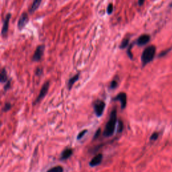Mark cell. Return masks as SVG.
Listing matches in <instances>:
<instances>
[{"label":"cell","mask_w":172,"mask_h":172,"mask_svg":"<svg viewBox=\"0 0 172 172\" xmlns=\"http://www.w3.org/2000/svg\"><path fill=\"white\" fill-rule=\"evenodd\" d=\"M47 172H63V168L60 165H58V166L51 168L50 170L47 171Z\"/></svg>","instance_id":"2e32d148"},{"label":"cell","mask_w":172,"mask_h":172,"mask_svg":"<svg viewBox=\"0 0 172 172\" xmlns=\"http://www.w3.org/2000/svg\"><path fill=\"white\" fill-rule=\"evenodd\" d=\"M0 81L2 83H7L8 81V76H7V71L5 68H3L1 73H0Z\"/></svg>","instance_id":"5bb4252c"},{"label":"cell","mask_w":172,"mask_h":172,"mask_svg":"<svg viewBox=\"0 0 172 172\" xmlns=\"http://www.w3.org/2000/svg\"><path fill=\"white\" fill-rule=\"evenodd\" d=\"M102 159H103L102 154L99 153V154H98L95 156L90 161V165L92 167L98 166V165H99L101 164V162L102 161Z\"/></svg>","instance_id":"ba28073f"},{"label":"cell","mask_w":172,"mask_h":172,"mask_svg":"<svg viewBox=\"0 0 172 172\" xmlns=\"http://www.w3.org/2000/svg\"><path fill=\"white\" fill-rule=\"evenodd\" d=\"M117 122V110L116 108L113 109L110 114V118L106 123L104 128L103 135L105 137H112L115 131V128Z\"/></svg>","instance_id":"6da1fadb"},{"label":"cell","mask_w":172,"mask_h":172,"mask_svg":"<svg viewBox=\"0 0 172 172\" xmlns=\"http://www.w3.org/2000/svg\"><path fill=\"white\" fill-rule=\"evenodd\" d=\"M12 15L10 14H8L7 16H5V20L4 22V24H3L2 30V35H5L7 34L8 31V26H9V22H10V20L11 18Z\"/></svg>","instance_id":"9c48e42d"},{"label":"cell","mask_w":172,"mask_h":172,"mask_svg":"<svg viewBox=\"0 0 172 172\" xmlns=\"http://www.w3.org/2000/svg\"><path fill=\"white\" fill-rule=\"evenodd\" d=\"M100 133H101V129L99 128V129H98V130L96 132V133H95V134H94V140L96 139L97 138H98V137L100 136Z\"/></svg>","instance_id":"d4e9b609"},{"label":"cell","mask_w":172,"mask_h":172,"mask_svg":"<svg viewBox=\"0 0 172 172\" xmlns=\"http://www.w3.org/2000/svg\"><path fill=\"white\" fill-rule=\"evenodd\" d=\"M150 41V36L149 35H143L140 36L137 41V44L139 46H143Z\"/></svg>","instance_id":"30bf717a"},{"label":"cell","mask_w":172,"mask_h":172,"mask_svg":"<svg viewBox=\"0 0 172 172\" xmlns=\"http://www.w3.org/2000/svg\"><path fill=\"white\" fill-rule=\"evenodd\" d=\"M144 2H145L144 1H139V2H138V4H139V5H142L144 4Z\"/></svg>","instance_id":"4316f807"},{"label":"cell","mask_w":172,"mask_h":172,"mask_svg":"<svg viewBox=\"0 0 172 172\" xmlns=\"http://www.w3.org/2000/svg\"><path fill=\"white\" fill-rule=\"evenodd\" d=\"M114 11V5L112 4H109V5H108L107 7V14H112L113 13Z\"/></svg>","instance_id":"d6986e66"},{"label":"cell","mask_w":172,"mask_h":172,"mask_svg":"<svg viewBox=\"0 0 172 172\" xmlns=\"http://www.w3.org/2000/svg\"><path fill=\"white\" fill-rule=\"evenodd\" d=\"M29 21V18L26 12H23L18 22V28L20 30H22Z\"/></svg>","instance_id":"52a82bcc"},{"label":"cell","mask_w":172,"mask_h":172,"mask_svg":"<svg viewBox=\"0 0 172 172\" xmlns=\"http://www.w3.org/2000/svg\"><path fill=\"white\" fill-rule=\"evenodd\" d=\"M117 87H118V81L116 80H112V82L110 83V88L111 89V90H114V89H116Z\"/></svg>","instance_id":"ffe728a7"},{"label":"cell","mask_w":172,"mask_h":172,"mask_svg":"<svg viewBox=\"0 0 172 172\" xmlns=\"http://www.w3.org/2000/svg\"><path fill=\"white\" fill-rule=\"evenodd\" d=\"M124 129V124L121 120H119L118 121V129H117V132L118 133H121L122 132Z\"/></svg>","instance_id":"e0dca14e"},{"label":"cell","mask_w":172,"mask_h":172,"mask_svg":"<svg viewBox=\"0 0 172 172\" xmlns=\"http://www.w3.org/2000/svg\"><path fill=\"white\" fill-rule=\"evenodd\" d=\"M45 45H39L36 48V51L35 52V53L33 55L32 57V61H39L41 59V58L43 55V53H44L45 51Z\"/></svg>","instance_id":"8992f818"},{"label":"cell","mask_w":172,"mask_h":172,"mask_svg":"<svg viewBox=\"0 0 172 172\" xmlns=\"http://www.w3.org/2000/svg\"><path fill=\"white\" fill-rule=\"evenodd\" d=\"M171 5V7H172V3H171V5Z\"/></svg>","instance_id":"83f0119b"},{"label":"cell","mask_w":172,"mask_h":172,"mask_svg":"<svg viewBox=\"0 0 172 172\" xmlns=\"http://www.w3.org/2000/svg\"><path fill=\"white\" fill-rule=\"evenodd\" d=\"M133 44H131L130 46H129V47H128V50H127V55H128V57L130 58L131 59H133V55L131 53V49H132V47H133Z\"/></svg>","instance_id":"44dd1931"},{"label":"cell","mask_w":172,"mask_h":172,"mask_svg":"<svg viewBox=\"0 0 172 172\" xmlns=\"http://www.w3.org/2000/svg\"><path fill=\"white\" fill-rule=\"evenodd\" d=\"M88 133V131L85 129V130H83L82 131H81L80 133H79L78 135V137H77V139L78 140H80L81 139H82L83 137L85 136V134Z\"/></svg>","instance_id":"ac0fdd59"},{"label":"cell","mask_w":172,"mask_h":172,"mask_svg":"<svg viewBox=\"0 0 172 172\" xmlns=\"http://www.w3.org/2000/svg\"><path fill=\"white\" fill-rule=\"evenodd\" d=\"M114 101H119L121 104V109H124L127 106V94L124 92H121L118 94L114 98Z\"/></svg>","instance_id":"5b68a950"},{"label":"cell","mask_w":172,"mask_h":172,"mask_svg":"<svg viewBox=\"0 0 172 172\" xmlns=\"http://www.w3.org/2000/svg\"><path fill=\"white\" fill-rule=\"evenodd\" d=\"M156 53V47L153 45L149 46L143 51L141 55V61H142L143 66L146 65L147 63L152 61L154 58Z\"/></svg>","instance_id":"7a4b0ae2"},{"label":"cell","mask_w":172,"mask_h":172,"mask_svg":"<svg viewBox=\"0 0 172 172\" xmlns=\"http://www.w3.org/2000/svg\"><path fill=\"white\" fill-rule=\"evenodd\" d=\"M158 137H159V134L157 133H154L151 135V137H150V141H155V140L157 139Z\"/></svg>","instance_id":"603a6c76"},{"label":"cell","mask_w":172,"mask_h":172,"mask_svg":"<svg viewBox=\"0 0 172 172\" xmlns=\"http://www.w3.org/2000/svg\"><path fill=\"white\" fill-rule=\"evenodd\" d=\"M129 42H130V38H124L123 40H122V41L121 42V45H120L119 48H121V49L125 48L128 45Z\"/></svg>","instance_id":"9a60e30c"},{"label":"cell","mask_w":172,"mask_h":172,"mask_svg":"<svg viewBox=\"0 0 172 172\" xmlns=\"http://www.w3.org/2000/svg\"><path fill=\"white\" fill-rule=\"evenodd\" d=\"M11 107H12V104L10 103H5L3 110H4V112H8L11 109Z\"/></svg>","instance_id":"7402d4cb"},{"label":"cell","mask_w":172,"mask_h":172,"mask_svg":"<svg viewBox=\"0 0 172 172\" xmlns=\"http://www.w3.org/2000/svg\"><path fill=\"white\" fill-rule=\"evenodd\" d=\"M95 114L98 117H101L103 115V113L106 107V104L102 100H97L93 104Z\"/></svg>","instance_id":"3957f363"},{"label":"cell","mask_w":172,"mask_h":172,"mask_svg":"<svg viewBox=\"0 0 172 172\" xmlns=\"http://www.w3.org/2000/svg\"><path fill=\"white\" fill-rule=\"evenodd\" d=\"M73 155V150L71 148L64 149L61 155V160H66Z\"/></svg>","instance_id":"8fae6325"},{"label":"cell","mask_w":172,"mask_h":172,"mask_svg":"<svg viewBox=\"0 0 172 172\" xmlns=\"http://www.w3.org/2000/svg\"><path fill=\"white\" fill-rule=\"evenodd\" d=\"M10 86H11V81L10 80H9L6 83V84L4 87V91H7L10 88Z\"/></svg>","instance_id":"cb8c5ba5"},{"label":"cell","mask_w":172,"mask_h":172,"mask_svg":"<svg viewBox=\"0 0 172 172\" xmlns=\"http://www.w3.org/2000/svg\"><path fill=\"white\" fill-rule=\"evenodd\" d=\"M79 79V73L75 75L74 76L72 77L71 78L69 79V80L68 81V89H69V90H71L73 85H74V84L76 81H78Z\"/></svg>","instance_id":"4fadbf2b"},{"label":"cell","mask_w":172,"mask_h":172,"mask_svg":"<svg viewBox=\"0 0 172 172\" xmlns=\"http://www.w3.org/2000/svg\"><path fill=\"white\" fill-rule=\"evenodd\" d=\"M42 73H43V71H42V69L41 68H38L36 71V75L37 76L41 75L42 74Z\"/></svg>","instance_id":"484cf974"},{"label":"cell","mask_w":172,"mask_h":172,"mask_svg":"<svg viewBox=\"0 0 172 172\" xmlns=\"http://www.w3.org/2000/svg\"><path fill=\"white\" fill-rule=\"evenodd\" d=\"M41 2H42L41 0H35V1H34L31 5V7H30L29 10L30 13L32 14L37 10V9L39 8L40 4H41Z\"/></svg>","instance_id":"7c38bea8"},{"label":"cell","mask_w":172,"mask_h":172,"mask_svg":"<svg viewBox=\"0 0 172 172\" xmlns=\"http://www.w3.org/2000/svg\"><path fill=\"white\" fill-rule=\"evenodd\" d=\"M49 85H50V82H49L48 81H46L45 84L42 85L41 90V91H40L39 95L38 96V97L36 98V99L35 100V102H34V104H33L34 105H35V104L39 103L43 99V98H45V96L48 93V89H49Z\"/></svg>","instance_id":"277c9868"}]
</instances>
